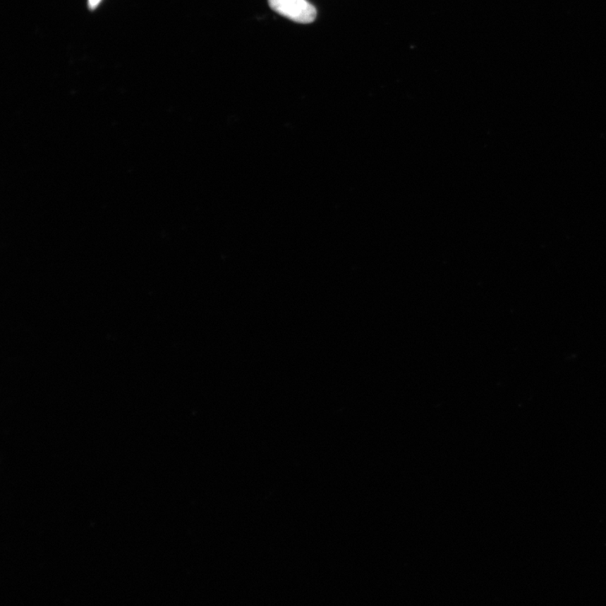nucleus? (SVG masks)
<instances>
[{"mask_svg":"<svg viewBox=\"0 0 606 606\" xmlns=\"http://www.w3.org/2000/svg\"><path fill=\"white\" fill-rule=\"evenodd\" d=\"M100 2V0H90V6L92 8L97 7Z\"/></svg>","mask_w":606,"mask_h":606,"instance_id":"2","label":"nucleus"},{"mask_svg":"<svg viewBox=\"0 0 606 606\" xmlns=\"http://www.w3.org/2000/svg\"><path fill=\"white\" fill-rule=\"evenodd\" d=\"M274 11L296 23L309 24L317 17V11L307 0H268Z\"/></svg>","mask_w":606,"mask_h":606,"instance_id":"1","label":"nucleus"}]
</instances>
